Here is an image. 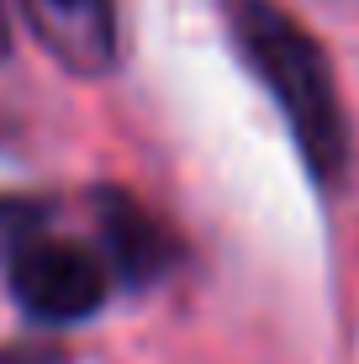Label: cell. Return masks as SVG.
Masks as SVG:
<instances>
[{
  "instance_id": "obj_1",
  "label": "cell",
  "mask_w": 359,
  "mask_h": 364,
  "mask_svg": "<svg viewBox=\"0 0 359 364\" xmlns=\"http://www.w3.org/2000/svg\"><path fill=\"white\" fill-rule=\"evenodd\" d=\"M227 32L238 58L254 69V80L269 90L275 111L286 117L291 143L301 154L317 191H338L349 180V117L338 100V80L312 32L275 0H222Z\"/></svg>"
},
{
  "instance_id": "obj_2",
  "label": "cell",
  "mask_w": 359,
  "mask_h": 364,
  "mask_svg": "<svg viewBox=\"0 0 359 364\" xmlns=\"http://www.w3.org/2000/svg\"><path fill=\"white\" fill-rule=\"evenodd\" d=\"M6 291L37 328H74L111 301V269L95 248L53 237L43 228L6 254Z\"/></svg>"
},
{
  "instance_id": "obj_3",
  "label": "cell",
  "mask_w": 359,
  "mask_h": 364,
  "mask_svg": "<svg viewBox=\"0 0 359 364\" xmlns=\"http://www.w3.org/2000/svg\"><path fill=\"white\" fill-rule=\"evenodd\" d=\"M90 217H95V237H101L95 254L106 259L111 285H122V291H154L185 259L180 232L122 185H95Z\"/></svg>"
},
{
  "instance_id": "obj_4",
  "label": "cell",
  "mask_w": 359,
  "mask_h": 364,
  "mask_svg": "<svg viewBox=\"0 0 359 364\" xmlns=\"http://www.w3.org/2000/svg\"><path fill=\"white\" fill-rule=\"evenodd\" d=\"M27 27L74 80H106L122 58L117 32V0H21Z\"/></svg>"
},
{
  "instance_id": "obj_5",
  "label": "cell",
  "mask_w": 359,
  "mask_h": 364,
  "mask_svg": "<svg viewBox=\"0 0 359 364\" xmlns=\"http://www.w3.org/2000/svg\"><path fill=\"white\" fill-rule=\"evenodd\" d=\"M48 222H53V200H43V196H0V264H6V254L21 243V237L43 232Z\"/></svg>"
},
{
  "instance_id": "obj_6",
  "label": "cell",
  "mask_w": 359,
  "mask_h": 364,
  "mask_svg": "<svg viewBox=\"0 0 359 364\" xmlns=\"http://www.w3.org/2000/svg\"><path fill=\"white\" fill-rule=\"evenodd\" d=\"M0 364H74L69 343L48 333H27V338H6L0 343Z\"/></svg>"
},
{
  "instance_id": "obj_7",
  "label": "cell",
  "mask_w": 359,
  "mask_h": 364,
  "mask_svg": "<svg viewBox=\"0 0 359 364\" xmlns=\"http://www.w3.org/2000/svg\"><path fill=\"white\" fill-rule=\"evenodd\" d=\"M11 53V21H6V0H0V58Z\"/></svg>"
}]
</instances>
